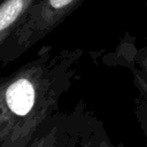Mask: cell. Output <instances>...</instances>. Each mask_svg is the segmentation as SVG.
I'll list each match as a JSON object with an SVG mask.
<instances>
[{
	"label": "cell",
	"mask_w": 147,
	"mask_h": 147,
	"mask_svg": "<svg viewBox=\"0 0 147 147\" xmlns=\"http://www.w3.org/2000/svg\"><path fill=\"white\" fill-rule=\"evenodd\" d=\"M80 54L42 46L32 60L0 78V147H30L69 87Z\"/></svg>",
	"instance_id": "6da1fadb"
},
{
	"label": "cell",
	"mask_w": 147,
	"mask_h": 147,
	"mask_svg": "<svg viewBox=\"0 0 147 147\" xmlns=\"http://www.w3.org/2000/svg\"><path fill=\"white\" fill-rule=\"evenodd\" d=\"M83 0H36L0 53V63L17 60L29 48L49 34Z\"/></svg>",
	"instance_id": "7a4b0ae2"
},
{
	"label": "cell",
	"mask_w": 147,
	"mask_h": 147,
	"mask_svg": "<svg viewBox=\"0 0 147 147\" xmlns=\"http://www.w3.org/2000/svg\"><path fill=\"white\" fill-rule=\"evenodd\" d=\"M36 0H0V53Z\"/></svg>",
	"instance_id": "3957f363"
},
{
	"label": "cell",
	"mask_w": 147,
	"mask_h": 147,
	"mask_svg": "<svg viewBox=\"0 0 147 147\" xmlns=\"http://www.w3.org/2000/svg\"><path fill=\"white\" fill-rule=\"evenodd\" d=\"M46 123L40 129L30 147H57V129L56 126L46 127Z\"/></svg>",
	"instance_id": "277c9868"
},
{
	"label": "cell",
	"mask_w": 147,
	"mask_h": 147,
	"mask_svg": "<svg viewBox=\"0 0 147 147\" xmlns=\"http://www.w3.org/2000/svg\"><path fill=\"white\" fill-rule=\"evenodd\" d=\"M134 82L147 98V82L144 79V77L140 72H134Z\"/></svg>",
	"instance_id": "5b68a950"
},
{
	"label": "cell",
	"mask_w": 147,
	"mask_h": 147,
	"mask_svg": "<svg viewBox=\"0 0 147 147\" xmlns=\"http://www.w3.org/2000/svg\"><path fill=\"white\" fill-rule=\"evenodd\" d=\"M137 62H138V64L140 65L141 70H142V71L145 72V75L147 76V52H145V51L141 52V54L139 55Z\"/></svg>",
	"instance_id": "8992f818"
},
{
	"label": "cell",
	"mask_w": 147,
	"mask_h": 147,
	"mask_svg": "<svg viewBox=\"0 0 147 147\" xmlns=\"http://www.w3.org/2000/svg\"><path fill=\"white\" fill-rule=\"evenodd\" d=\"M100 147H109V146H108V145H106V144H102Z\"/></svg>",
	"instance_id": "52a82bcc"
}]
</instances>
